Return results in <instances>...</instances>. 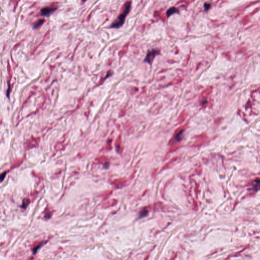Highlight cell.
<instances>
[{
    "label": "cell",
    "instance_id": "9c48e42d",
    "mask_svg": "<svg viewBox=\"0 0 260 260\" xmlns=\"http://www.w3.org/2000/svg\"><path fill=\"white\" fill-rule=\"evenodd\" d=\"M6 175V172H4L2 174L0 175V181H3V180L4 179L5 176Z\"/></svg>",
    "mask_w": 260,
    "mask_h": 260
},
{
    "label": "cell",
    "instance_id": "7a4b0ae2",
    "mask_svg": "<svg viewBox=\"0 0 260 260\" xmlns=\"http://www.w3.org/2000/svg\"><path fill=\"white\" fill-rule=\"evenodd\" d=\"M207 140V136L205 134H202L201 135L196 137V139L193 144V146L199 147L200 146Z\"/></svg>",
    "mask_w": 260,
    "mask_h": 260
},
{
    "label": "cell",
    "instance_id": "8fae6325",
    "mask_svg": "<svg viewBox=\"0 0 260 260\" xmlns=\"http://www.w3.org/2000/svg\"><path fill=\"white\" fill-rule=\"evenodd\" d=\"M147 211H145V210L141 212V214H140V217H143V216L146 215V214H147Z\"/></svg>",
    "mask_w": 260,
    "mask_h": 260
},
{
    "label": "cell",
    "instance_id": "30bf717a",
    "mask_svg": "<svg viewBox=\"0 0 260 260\" xmlns=\"http://www.w3.org/2000/svg\"><path fill=\"white\" fill-rule=\"evenodd\" d=\"M210 7H211V5L209 4H206V3L205 4L204 8L205 10H208L209 8H210Z\"/></svg>",
    "mask_w": 260,
    "mask_h": 260
},
{
    "label": "cell",
    "instance_id": "3957f363",
    "mask_svg": "<svg viewBox=\"0 0 260 260\" xmlns=\"http://www.w3.org/2000/svg\"><path fill=\"white\" fill-rule=\"evenodd\" d=\"M185 129H186V126H181V127L178 128L177 130H176V131H175L174 134V139H173L174 140H173V141L171 142L172 143L174 142L175 141L179 142L181 141L182 138V135L183 134L184 131H185Z\"/></svg>",
    "mask_w": 260,
    "mask_h": 260
},
{
    "label": "cell",
    "instance_id": "6da1fadb",
    "mask_svg": "<svg viewBox=\"0 0 260 260\" xmlns=\"http://www.w3.org/2000/svg\"><path fill=\"white\" fill-rule=\"evenodd\" d=\"M131 8V2H127L125 4V8L122 13H121L118 16L117 19L115 20V21L111 24L110 28H118L121 27L124 24L125 18L127 15L129 14L130 10Z\"/></svg>",
    "mask_w": 260,
    "mask_h": 260
},
{
    "label": "cell",
    "instance_id": "8992f818",
    "mask_svg": "<svg viewBox=\"0 0 260 260\" xmlns=\"http://www.w3.org/2000/svg\"><path fill=\"white\" fill-rule=\"evenodd\" d=\"M176 13H178V10L175 8V7H172V8L168 10L167 11V15L168 17H169L172 14Z\"/></svg>",
    "mask_w": 260,
    "mask_h": 260
},
{
    "label": "cell",
    "instance_id": "ba28073f",
    "mask_svg": "<svg viewBox=\"0 0 260 260\" xmlns=\"http://www.w3.org/2000/svg\"><path fill=\"white\" fill-rule=\"evenodd\" d=\"M44 19H40V20H39L38 21H37V22H36L35 23L34 28H38L40 26L41 24H42L43 23H44Z\"/></svg>",
    "mask_w": 260,
    "mask_h": 260
},
{
    "label": "cell",
    "instance_id": "52a82bcc",
    "mask_svg": "<svg viewBox=\"0 0 260 260\" xmlns=\"http://www.w3.org/2000/svg\"><path fill=\"white\" fill-rule=\"evenodd\" d=\"M30 200L28 199V198H25L23 200V204L21 206V207L23 209L26 208L28 206V204H30Z\"/></svg>",
    "mask_w": 260,
    "mask_h": 260
},
{
    "label": "cell",
    "instance_id": "277c9868",
    "mask_svg": "<svg viewBox=\"0 0 260 260\" xmlns=\"http://www.w3.org/2000/svg\"><path fill=\"white\" fill-rule=\"evenodd\" d=\"M158 55V51L156 50H152L147 53V55L144 60V62L149 64H151L152 63L155 56Z\"/></svg>",
    "mask_w": 260,
    "mask_h": 260
},
{
    "label": "cell",
    "instance_id": "5b68a950",
    "mask_svg": "<svg viewBox=\"0 0 260 260\" xmlns=\"http://www.w3.org/2000/svg\"><path fill=\"white\" fill-rule=\"evenodd\" d=\"M56 10V7H45L41 11V15L44 16H49Z\"/></svg>",
    "mask_w": 260,
    "mask_h": 260
}]
</instances>
